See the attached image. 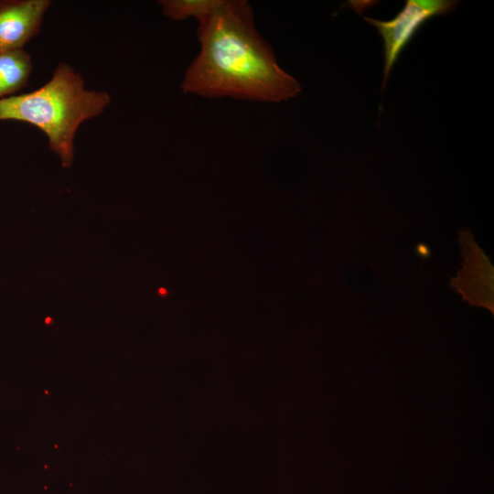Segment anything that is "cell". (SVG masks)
<instances>
[{"label":"cell","instance_id":"obj_1","mask_svg":"<svg viewBox=\"0 0 494 494\" xmlns=\"http://www.w3.org/2000/svg\"><path fill=\"white\" fill-rule=\"evenodd\" d=\"M198 38L200 50L184 75V92L265 102L287 101L301 92L299 82L279 66L257 31L247 1L222 0L199 24Z\"/></svg>","mask_w":494,"mask_h":494},{"label":"cell","instance_id":"obj_7","mask_svg":"<svg viewBox=\"0 0 494 494\" xmlns=\"http://www.w3.org/2000/svg\"><path fill=\"white\" fill-rule=\"evenodd\" d=\"M222 0H164L160 1L164 15L172 20L197 18L199 24L209 18Z\"/></svg>","mask_w":494,"mask_h":494},{"label":"cell","instance_id":"obj_4","mask_svg":"<svg viewBox=\"0 0 494 494\" xmlns=\"http://www.w3.org/2000/svg\"><path fill=\"white\" fill-rule=\"evenodd\" d=\"M459 241L464 262L451 285L471 305L481 306L493 312V266L475 242L470 231L462 230Z\"/></svg>","mask_w":494,"mask_h":494},{"label":"cell","instance_id":"obj_3","mask_svg":"<svg viewBox=\"0 0 494 494\" xmlns=\"http://www.w3.org/2000/svg\"><path fill=\"white\" fill-rule=\"evenodd\" d=\"M459 3L455 0H407L404 7L392 19L384 21L365 17V20L377 29L383 41L381 91H384L391 71L402 52L419 29L433 16L452 13Z\"/></svg>","mask_w":494,"mask_h":494},{"label":"cell","instance_id":"obj_5","mask_svg":"<svg viewBox=\"0 0 494 494\" xmlns=\"http://www.w3.org/2000/svg\"><path fill=\"white\" fill-rule=\"evenodd\" d=\"M48 0L0 1V52L23 48L40 29Z\"/></svg>","mask_w":494,"mask_h":494},{"label":"cell","instance_id":"obj_2","mask_svg":"<svg viewBox=\"0 0 494 494\" xmlns=\"http://www.w3.org/2000/svg\"><path fill=\"white\" fill-rule=\"evenodd\" d=\"M110 102L107 92L87 90L80 72L59 63L40 88L1 99L0 121L27 123L41 130L62 166L70 167L79 126L102 113Z\"/></svg>","mask_w":494,"mask_h":494},{"label":"cell","instance_id":"obj_6","mask_svg":"<svg viewBox=\"0 0 494 494\" xmlns=\"http://www.w3.org/2000/svg\"><path fill=\"white\" fill-rule=\"evenodd\" d=\"M31 71V58L23 48L0 52V100L23 89Z\"/></svg>","mask_w":494,"mask_h":494}]
</instances>
